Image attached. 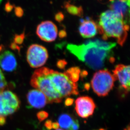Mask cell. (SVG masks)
Instances as JSON below:
<instances>
[{
	"mask_svg": "<svg viewBox=\"0 0 130 130\" xmlns=\"http://www.w3.org/2000/svg\"><path fill=\"white\" fill-rule=\"evenodd\" d=\"M116 46L115 43L93 39L84 44L76 45L70 44L67 49L79 60L93 70L103 67L108 60L112 61V49Z\"/></svg>",
	"mask_w": 130,
	"mask_h": 130,
	"instance_id": "1",
	"label": "cell"
},
{
	"mask_svg": "<svg viewBox=\"0 0 130 130\" xmlns=\"http://www.w3.org/2000/svg\"><path fill=\"white\" fill-rule=\"evenodd\" d=\"M74 99L70 98H68L66 99L65 101V105L66 106H71L74 103Z\"/></svg>",
	"mask_w": 130,
	"mask_h": 130,
	"instance_id": "27",
	"label": "cell"
},
{
	"mask_svg": "<svg viewBox=\"0 0 130 130\" xmlns=\"http://www.w3.org/2000/svg\"><path fill=\"white\" fill-rule=\"evenodd\" d=\"M99 28L104 40L108 38H115L120 46H123L125 42L129 29V25H125L121 16L111 10H107L101 14Z\"/></svg>",
	"mask_w": 130,
	"mask_h": 130,
	"instance_id": "2",
	"label": "cell"
},
{
	"mask_svg": "<svg viewBox=\"0 0 130 130\" xmlns=\"http://www.w3.org/2000/svg\"><path fill=\"white\" fill-rule=\"evenodd\" d=\"M6 123V118L5 117L0 116V126H3Z\"/></svg>",
	"mask_w": 130,
	"mask_h": 130,
	"instance_id": "31",
	"label": "cell"
},
{
	"mask_svg": "<svg viewBox=\"0 0 130 130\" xmlns=\"http://www.w3.org/2000/svg\"><path fill=\"white\" fill-rule=\"evenodd\" d=\"M25 37V32H23L20 35H15L14 37V42L17 44H21L24 41Z\"/></svg>",
	"mask_w": 130,
	"mask_h": 130,
	"instance_id": "19",
	"label": "cell"
},
{
	"mask_svg": "<svg viewBox=\"0 0 130 130\" xmlns=\"http://www.w3.org/2000/svg\"><path fill=\"white\" fill-rule=\"evenodd\" d=\"M52 123L53 122L52 121V120H48L45 122L44 123V126L45 128L48 130H51L52 129Z\"/></svg>",
	"mask_w": 130,
	"mask_h": 130,
	"instance_id": "28",
	"label": "cell"
},
{
	"mask_svg": "<svg viewBox=\"0 0 130 130\" xmlns=\"http://www.w3.org/2000/svg\"><path fill=\"white\" fill-rule=\"evenodd\" d=\"M113 74L123 88L130 90V65H117L113 70Z\"/></svg>",
	"mask_w": 130,
	"mask_h": 130,
	"instance_id": "10",
	"label": "cell"
},
{
	"mask_svg": "<svg viewBox=\"0 0 130 130\" xmlns=\"http://www.w3.org/2000/svg\"><path fill=\"white\" fill-rule=\"evenodd\" d=\"M74 119L69 114H63L58 118V123L62 128L68 130L74 122Z\"/></svg>",
	"mask_w": 130,
	"mask_h": 130,
	"instance_id": "15",
	"label": "cell"
},
{
	"mask_svg": "<svg viewBox=\"0 0 130 130\" xmlns=\"http://www.w3.org/2000/svg\"><path fill=\"white\" fill-rule=\"evenodd\" d=\"M3 48H4V46L3 45H0V52L3 50Z\"/></svg>",
	"mask_w": 130,
	"mask_h": 130,
	"instance_id": "35",
	"label": "cell"
},
{
	"mask_svg": "<svg viewBox=\"0 0 130 130\" xmlns=\"http://www.w3.org/2000/svg\"><path fill=\"white\" fill-rule=\"evenodd\" d=\"M65 8L67 11L71 15L78 17L83 16V10L81 6H77L70 4L69 2L65 3Z\"/></svg>",
	"mask_w": 130,
	"mask_h": 130,
	"instance_id": "18",
	"label": "cell"
},
{
	"mask_svg": "<svg viewBox=\"0 0 130 130\" xmlns=\"http://www.w3.org/2000/svg\"><path fill=\"white\" fill-rule=\"evenodd\" d=\"M10 47L13 50H17L19 52L20 50V48L14 42L11 43L10 45Z\"/></svg>",
	"mask_w": 130,
	"mask_h": 130,
	"instance_id": "30",
	"label": "cell"
},
{
	"mask_svg": "<svg viewBox=\"0 0 130 130\" xmlns=\"http://www.w3.org/2000/svg\"><path fill=\"white\" fill-rule=\"evenodd\" d=\"M4 100L9 107L14 109L16 111L19 109L20 101L17 95L10 90H4L2 92Z\"/></svg>",
	"mask_w": 130,
	"mask_h": 130,
	"instance_id": "14",
	"label": "cell"
},
{
	"mask_svg": "<svg viewBox=\"0 0 130 130\" xmlns=\"http://www.w3.org/2000/svg\"><path fill=\"white\" fill-rule=\"evenodd\" d=\"M80 22L79 31L83 38H91L96 35L99 31V26L95 22L89 19H82Z\"/></svg>",
	"mask_w": 130,
	"mask_h": 130,
	"instance_id": "12",
	"label": "cell"
},
{
	"mask_svg": "<svg viewBox=\"0 0 130 130\" xmlns=\"http://www.w3.org/2000/svg\"><path fill=\"white\" fill-rule=\"evenodd\" d=\"M52 69L46 67L35 70L32 74L30 85L42 92L47 99L49 103H59L63 97L57 91L52 82L50 74Z\"/></svg>",
	"mask_w": 130,
	"mask_h": 130,
	"instance_id": "3",
	"label": "cell"
},
{
	"mask_svg": "<svg viewBox=\"0 0 130 130\" xmlns=\"http://www.w3.org/2000/svg\"><path fill=\"white\" fill-rule=\"evenodd\" d=\"M67 64V62L64 59L59 60L57 62V66L59 69H63Z\"/></svg>",
	"mask_w": 130,
	"mask_h": 130,
	"instance_id": "21",
	"label": "cell"
},
{
	"mask_svg": "<svg viewBox=\"0 0 130 130\" xmlns=\"http://www.w3.org/2000/svg\"><path fill=\"white\" fill-rule=\"evenodd\" d=\"M109 7L121 16L125 25H130V0H113Z\"/></svg>",
	"mask_w": 130,
	"mask_h": 130,
	"instance_id": "9",
	"label": "cell"
},
{
	"mask_svg": "<svg viewBox=\"0 0 130 130\" xmlns=\"http://www.w3.org/2000/svg\"><path fill=\"white\" fill-rule=\"evenodd\" d=\"M58 36L60 39H63L67 36V32L64 30H60L58 33Z\"/></svg>",
	"mask_w": 130,
	"mask_h": 130,
	"instance_id": "29",
	"label": "cell"
},
{
	"mask_svg": "<svg viewBox=\"0 0 130 130\" xmlns=\"http://www.w3.org/2000/svg\"><path fill=\"white\" fill-rule=\"evenodd\" d=\"M2 92L0 91V116L6 117L13 114L16 111L7 105L3 98Z\"/></svg>",
	"mask_w": 130,
	"mask_h": 130,
	"instance_id": "17",
	"label": "cell"
},
{
	"mask_svg": "<svg viewBox=\"0 0 130 130\" xmlns=\"http://www.w3.org/2000/svg\"><path fill=\"white\" fill-rule=\"evenodd\" d=\"M64 74L71 81L76 83L80 77L81 70L78 67H73L66 70Z\"/></svg>",
	"mask_w": 130,
	"mask_h": 130,
	"instance_id": "16",
	"label": "cell"
},
{
	"mask_svg": "<svg viewBox=\"0 0 130 130\" xmlns=\"http://www.w3.org/2000/svg\"><path fill=\"white\" fill-rule=\"evenodd\" d=\"M79 128V122L77 120H74L71 126L68 130H78Z\"/></svg>",
	"mask_w": 130,
	"mask_h": 130,
	"instance_id": "23",
	"label": "cell"
},
{
	"mask_svg": "<svg viewBox=\"0 0 130 130\" xmlns=\"http://www.w3.org/2000/svg\"><path fill=\"white\" fill-rule=\"evenodd\" d=\"M95 107L94 101L90 97H80L75 101V108L76 113L83 118H87L93 115Z\"/></svg>",
	"mask_w": 130,
	"mask_h": 130,
	"instance_id": "8",
	"label": "cell"
},
{
	"mask_svg": "<svg viewBox=\"0 0 130 130\" xmlns=\"http://www.w3.org/2000/svg\"><path fill=\"white\" fill-rule=\"evenodd\" d=\"M5 79V77L4 76V74L3 73L2 71L0 69V81Z\"/></svg>",
	"mask_w": 130,
	"mask_h": 130,
	"instance_id": "33",
	"label": "cell"
},
{
	"mask_svg": "<svg viewBox=\"0 0 130 130\" xmlns=\"http://www.w3.org/2000/svg\"><path fill=\"white\" fill-rule=\"evenodd\" d=\"M36 34L41 40L47 42L54 41L58 36V28L50 21L42 22L37 27Z\"/></svg>",
	"mask_w": 130,
	"mask_h": 130,
	"instance_id": "7",
	"label": "cell"
},
{
	"mask_svg": "<svg viewBox=\"0 0 130 130\" xmlns=\"http://www.w3.org/2000/svg\"><path fill=\"white\" fill-rule=\"evenodd\" d=\"M55 20H56L59 23H60L64 20V15L63 13L61 12H59L55 14Z\"/></svg>",
	"mask_w": 130,
	"mask_h": 130,
	"instance_id": "24",
	"label": "cell"
},
{
	"mask_svg": "<svg viewBox=\"0 0 130 130\" xmlns=\"http://www.w3.org/2000/svg\"><path fill=\"white\" fill-rule=\"evenodd\" d=\"M59 125L57 122H54L52 123V128L55 130H58L59 128Z\"/></svg>",
	"mask_w": 130,
	"mask_h": 130,
	"instance_id": "32",
	"label": "cell"
},
{
	"mask_svg": "<svg viewBox=\"0 0 130 130\" xmlns=\"http://www.w3.org/2000/svg\"><path fill=\"white\" fill-rule=\"evenodd\" d=\"M14 8V5H12L11 4H10L9 2H7L5 4L4 9H5V11L7 12H10Z\"/></svg>",
	"mask_w": 130,
	"mask_h": 130,
	"instance_id": "25",
	"label": "cell"
},
{
	"mask_svg": "<svg viewBox=\"0 0 130 130\" xmlns=\"http://www.w3.org/2000/svg\"><path fill=\"white\" fill-rule=\"evenodd\" d=\"M27 99L29 105L36 109L42 108L49 103L45 95L37 89L30 90L27 94Z\"/></svg>",
	"mask_w": 130,
	"mask_h": 130,
	"instance_id": "11",
	"label": "cell"
},
{
	"mask_svg": "<svg viewBox=\"0 0 130 130\" xmlns=\"http://www.w3.org/2000/svg\"><path fill=\"white\" fill-rule=\"evenodd\" d=\"M50 76L54 87L62 97L79 94L77 83L71 81L64 73L52 70Z\"/></svg>",
	"mask_w": 130,
	"mask_h": 130,
	"instance_id": "5",
	"label": "cell"
},
{
	"mask_svg": "<svg viewBox=\"0 0 130 130\" xmlns=\"http://www.w3.org/2000/svg\"><path fill=\"white\" fill-rule=\"evenodd\" d=\"M26 57L27 61L30 67L37 68L44 65L48 58V53L44 46L34 44L28 48Z\"/></svg>",
	"mask_w": 130,
	"mask_h": 130,
	"instance_id": "6",
	"label": "cell"
},
{
	"mask_svg": "<svg viewBox=\"0 0 130 130\" xmlns=\"http://www.w3.org/2000/svg\"><path fill=\"white\" fill-rule=\"evenodd\" d=\"M124 130H130V124H129V125L127 126Z\"/></svg>",
	"mask_w": 130,
	"mask_h": 130,
	"instance_id": "34",
	"label": "cell"
},
{
	"mask_svg": "<svg viewBox=\"0 0 130 130\" xmlns=\"http://www.w3.org/2000/svg\"><path fill=\"white\" fill-rule=\"evenodd\" d=\"M7 87V82L5 79L0 81V91H3Z\"/></svg>",
	"mask_w": 130,
	"mask_h": 130,
	"instance_id": "26",
	"label": "cell"
},
{
	"mask_svg": "<svg viewBox=\"0 0 130 130\" xmlns=\"http://www.w3.org/2000/svg\"><path fill=\"white\" fill-rule=\"evenodd\" d=\"M14 12L15 15H16L19 18H21L23 15L24 11L21 7L18 6L15 7Z\"/></svg>",
	"mask_w": 130,
	"mask_h": 130,
	"instance_id": "22",
	"label": "cell"
},
{
	"mask_svg": "<svg viewBox=\"0 0 130 130\" xmlns=\"http://www.w3.org/2000/svg\"><path fill=\"white\" fill-rule=\"evenodd\" d=\"M18 66L16 58L13 53L6 51L0 55V66L7 72H12L16 70Z\"/></svg>",
	"mask_w": 130,
	"mask_h": 130,
	"instance_id": "13",
	"label": "cell"
},
{
	"mask_svg": "<svg viewBox=\"0 0 130 130\" xmlns=\"http://www.w3.org/2000/svg\"><path fill=\"white\" fill-rule=\"evenodd\" d=\"M115 80L113 74L108 70H100L93 75L91 82L92 88L99 96H106L113 88Z\"/></svg>",
	"mask_w": 130,
	"mask_h": 130,
	"instance_id": "4",
	"label": "cell"
},
{
	"mask_svg": "<svg viewBox=\"0 0 130 130\" xmlns=\"http://www.w3.org/2000/svg\"><path fill=\"white\" fill-rule=\"evenodd\" d=\"M63 130V129H58V130Z\"/></svg>",
	"mask_w": 130,
	"mask_h": 130,
	"instance_id": "36",
	"label": "cell"
},
{
	"mask_svg": "<svg viewBox=\"0 0 130 130\" xmlns=\"http://www.w3.org/2000/svg\"><path fill=\"white\" fill-rule=\"evenodd\" d=\"M48 116L49 114L48 112L44 111H39V112H38L36 114L37 118L40 122H42L45 120V119L48 117Z\"/></svg>",
	"mask_w": 130,
	"mask_h": 130,
	"instance_id": "20",
	"label": "cell"
}]
</instances>
